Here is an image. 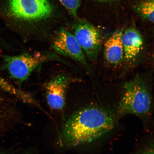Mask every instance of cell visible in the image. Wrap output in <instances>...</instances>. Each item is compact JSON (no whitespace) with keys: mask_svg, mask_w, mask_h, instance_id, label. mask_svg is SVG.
Masks as SVG:
<instances>
[{"mask_svg":"<svg viewBox=\"0 0 154 154\" xmlns=\"http://www.w3.org/2000/svg\"><path fill=\"white\" fill-rule=\"evenodd\" d=\"M115 124L112 113L102 108L86 107L69 117L59 136L61 146L72 147L88 143L112 130Z\"/></svg>","mask_w":154,"mask_h":154,"instance_id":"1","label":"cell"},{"mask_svg":"<svg viewBox=\"0 0 154 154\" xmlns=\"http://www.w3.org/2000/svg\"><path fill=\"white\" fill-rule=\"evenodd\" d=\"M152 98L149 88L140 77L125 83L119 106L120 116L134 115L144 116L149 114L152 107Z\"/></svg>","mask_w":154,"mask_h":154,"instance_id":"2","label":"cell"},{"mask_svg":"<svg viewBox=\"0 0 154 154\" xmlns=\"http://www.w3.org/2000/svg\"><path fill=\"white\" fill-rule=\"evenodd\" d=\"M4 66L11 79L21 84L32 73L44 63L51 60H60L57 55L51 53H24L17 55L2 56Z\"/></svg>","mask_w":154,"mask_h":154,"instance_id":"3","label":"cell"},{"mask_svg":"<svg viewBox=\"0 0 154 154\" xmlns=\"http://www.w3.org/2000/svg\"><path fill=\"white\" fill-rule=\"evenodd\" d=\"M9 8L13 17L28 21L47 19L53 11L48 0H9Z\"/></svg>","mask_w":154,"mask_h":154,"instance_id":"4","label":"cell"},{"mask_svg":"<svg viewBox=\"0 0 154 154\" xmlns=\"http://www.w3.org/2000/svg\"><path fill=\"white\" fill-rule=\"evenodd\" d=\"M73 34L86 57L92 62L96 61L102 47V37L98 29L87 21L81 20L75 27Z\"/></svg>","mask_w":154,"mask_h":154,"instance_id":"5","label":"cell"},{"mask_svg":"<svg viewBox=\"0 0 154 154\" xmlns=\"http://www.w3.org/2000/svg\"><path fill=\"white\" fill-rule=\"evenodd\" d=\"M52 48L59 54L74 60L87 70H90L86 56L79 44L74 35L66 29H61L58 32L52 44Z\"/></svg>","mask_w":154,"mask_h":154,"instance_id":"6","label":"cell"},{"mask_svg":"<svg viewBox=\"0 0 154 154\" xmlns=\"http://www.w3.org/2000/svg\"><path fill=\"white\" fill-rule=\"evenodd\" d=\"M73 80L65 74L57 75L46 84V99L48 105L55 110L64 107L67 89Z\"/></svg>","mask_w":154,"mask_h":154,"instance_id":"7","label":"cell"},{"mask_svg":"<svg viewBox=\"0 0 154 154\" xmlns=\"http://www.w3.org/2000/svg\"><path fill=\"white\" fill-rule=\"evenodd\" d=\"M122 42L124 51V60L132 65L137 60L143 50V39L139 31L131 26L123 32Z\"/></svg>","mask_w":154,"mask_h":154,"instance_id":"8","label":"cell"},{"mask_svg":"<svg viewBox=\"0 0 154 154\" xmlns=\"http://www.w3.org/2000/svg\"><path fill=\"white\" fill-rule=\"evenodd\" d=\"M123 32L117 30L106 41L104 46V57L108 64L117 67L124 60V51L122 42Z\"/></svg>","mask_w":154,"mask_h":154,"instance_id":"9","label":"cell"},{"mask_svg":"<svg viewBox=\"0 0 154 154\" xmlns=\"http://www.w3.org/2000/svg\"><path fill=\"white\" fill-rule=\"evenodd\" d=\"M0 88L4 91L12 94L26 103L38 106V103L32 96L27 92L15 88L0 76Z\"/></svg>","mask_w":154,"mask_h":154,"instance_id":"10","label":"cell"},{"mask_svg":"<svg viewBox=\"0 0 154 154\" xmlns=\"http://www.w3.org/2000/svg\"><path fill=\"white\" fill-rule=\"evenodd\" d=\"M134 8L143 20L154 23V0H140L134 5Z\"/></svg>","mask_w":154,"mask_h":154,"instance_id":"11","label":"cell"},{"mask_svg":"<svg viewBox=\"0 0 154 154\" xmlns=\"http://www.w3.org/2000/svg\"><path fill=\"white\" fill-rule=\"evenodd\" d=\"M60 3L72 16L76 18L79 8L80 7V0H59Z\"/></svg>","mask_w":154,"mask_h":154,"instance_id":"12","label":"cell"},{"mask_svg":"<svg viewBox=\"0 0 154 154\" xmlns=\"http://www.w3.org/2000/svg\"><path fill=\"white\" fill-rule=\"evenodd\" d=\"M11 111L4 100L0 97V128L6 124L10 119Z\"/></svg>","mask_w":154,"mask_h":154,"instance_id":"13","label":"cell"},{"mask_svg":"<svg viewBox=\"0 0 154 154\" xmlns=\"http://www.w3.org/2000/svg\"><path fill=\"white\" fill-rule=\"evenodd\" d=\"M138 154H154V147L153 146L150 145L146 147L141 151Z\"/></svg>","mask_w":154,"mask_h":154,"instance_id":"14","label":"cell"},{"mask_svg":"<svg viewBox=\"0 0 154 154\" xmlns=\"http://www.w3.org/2000/svg\"><path fill=\"white\" fill-rule=\"evenodd\" d=\"M95 1L99 2H108L115 1V0H95Z\"/></svg>","mask_w":154,"mask_h":154,"instance_id":"15","label":"cell"}]
</instances>
